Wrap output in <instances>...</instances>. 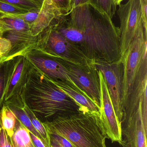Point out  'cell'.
<instances>
[{
	"instance_id": "cell-5",
	"label": "cell",
	"mask_w": 147,
	"mask_h": 147,
	"mask_svg": "<svg viewBox=\"0 0 147 147\" xmlns=\"http://www.w3.org/2000/svg\"><path fill=\"white\" fill-rule=\"evenodd\" d=\"M59 25L48 28L39 35L37 47L51 57L77 65L92 63L70 41L56 30Z\"/></svg>"
},
{
	"instance_id": "cell-2",
	"label": "cell",
	"mask_w": 147,
	"mask_h": 147,
	"mask_svg": "<svg viewBox=\"0 0 147 147\" xmlns=\"http://www.w3.org/2000/svg\"><path fill=\"white\" fill-rule=\"evenodd\" d=\"M23 99L25 105L42 123L60 116L86 111L31 63Z\"/></svg>"
},
{
	"instance_id": "cell-12",
	"label": "cell",
	"mask_w": 147,
	"mask_h": 147,
	"mask_svg": "<svg viewBox=\"0 0 147 147\" xmlns=\"http://www.w3.org/2000/svg\"><path fill=\"white\" fill-rule=\"evenodd\" d=\"M66 15L53 0H43L36 20L29 26L30 34L37 37L51 26L60 24Z\"/></svg>"
},
{
	"instance_id": "cell-33",
	"label": "cell",
	"mask_w": 147,
	"mask_h": 147,
	"mask_svg": "<svg viewBox=\"0 0 147 147\" xmlns=\"http://www.w3.org/2000/svg\"><path fill=\"white\" fill-rule=\"evenodd\" d=\"M15 146V147H23V146Z\"/></svg>"
},
{
	"instance_id": "cell-27",
	"label": "cell",
	"mask_w": 147,
	"mask_h": 147,
	"mask_svg": "<svg viewBox=\"0 0 147 147\" xmlns=\"http://www.w3.org/2000/svg\"><path fill=\"white\" fill-rule=\"evenodd\" d=\"M30 137L32 139V141L33 142L34 144L36 147H45L42 141L38 138L37 136H35L32 133L29 132Z\"/></svg>"
},
{
	"instance_id": "cell-24",
	"label": "cell",
	"mask_w": 147,
	"mask_h": 147,
	"mask_svg": "<svg viewBox=\"0 0 147 147\" xmlns=\"http://www.w3.org/2000/svg\"><path fill=\"white\" fill-rule=\"evenodd\" d=\"M11 44L6 38L0 35V56L4 57L10 51Z\"/></svg>"
},
{
	"instance_id": "cell-6",
	"label": "cell",
	"mask_w": 147,
	"mask_h": 147,
	"mask_svg": "<svg viewBox=\"0 0 147 147\" xmlns=\"http://www.w3.org/2000/svg\"><path fill=\"white\" fill-rule=\"evenodd\" d=\"M117 13L120 21L119 31L121 59L134 39L147 31V24L143 20L140 0H128L125 3H121Z\"/></svg>"
},
{
	"instance_id": "cell-32",
	"label": "cell",
	"mask_w": 147,
	"mask_h": 147,
	"mask_svg": "<svg viewBox=\"0 0 147 147\" xmlns=\"http://www.w3.org/2000/svg\"><path fill=\"white\" fill-rule=\"evenodd\" d=\"M0 34H1V20H0Z\"/></svg>"
},
{
	"instance_id": "cell-11",
	"label": "cell",
	"mask_w": 147,
	"mask_h": 147,
	"mask_svg": "<svg viewBox=\"0 0 147 147\" xmlns=\"http://www.w3.org/2000/svg\"><path fill=\"white\" fill-rule=\"evenodd\" d=\"M23 55L33 65L53 80L70 82L65 66L59 60L43 51L39 47L29 49Z\"/></svg>"
},
{
	"instance_id": "cell-20",
	"label": "cell",
	"mask_w": 147,
	"mask_h": 147,
	"mask_svg": "<svg viewBox=\"0 0 147 147\" xmlns=\"http://www.w3.org/2000/svg\"><path fill=\"white\" fill-rule=\"evenodd\" d=\"M6 2L29 8H40L42 3L39 0H2Z\"/></svg>"
},
{
	"instance_id": "cell-10",
	"label": "cell",
	"mask_w": 147,
	"mask_h": 147,
	"mask_svg": "<svg viewBox=\"0 0 147 147\" xmlns=\"http://www.w3.org/2000/svg\"><path fill=\"white\" fill-rule=\"evenodd\" d=\"M98 71L102 101L100 116L102 129L106 138L109 139L112 143L117 142L121 145L122 142L121 123L118 121L115 113L103 75L100 71Z\"/></svg>"
},
{
	"instance_id": "cell-29",
	"label": "cell",
	"mask_w": 147,
	"mask_h": 147,
	"mask_svg": "<svg viewBox=\"0 0 147 147\" xmlns=\"http://www.w3.org/2000/svg\"><path fill=\"white\" fill-rule=\"evenodd\" d=\"M51 140V146L54 147H63L62 146H60L59 143L53 140Z\"/></svg>"
},
{
	"instance_id": "cell-8",
	"label": "cell",
	"mask_w": 147,
	"mask_h": 147,
	"mask_svg": "<svg viewBox=\"0 0 147 147\" xmlns=\"http://www.w3.org/2000/svg\"><path fill=\"white\" fill-rule=\"evenodd\" d=\"M59 61L66 68L71 83L102 109V101L100 79L98 71L93 63L77 65Z\"/></svg>"
},
{
	"instance_id": "cell-15",
	"label": "cell",
	"mask_w": 147,
	"mask_h": 147,
	"mask_svg": "<svg viewBox=\"0 0 147 147\" xmlns=\"http://www.w3.org/2000/svg\"><path fill=\"white\" fill-rule=\"evenodd\" d=\"M17 118L7 105H3L0 111V121L8 135L12 137L14 132Z\"/></svg>"
},
{
	"instance_id": "cell-18",
	"label": "cell",
	"mask_w": 147,
	"mask_h": 147,
	"mask_svg": "<svg viewBox=\"0 0 147 147\" xmlns=\"http://www.w3.org/2000/svg\"><path fill=\"white\" fill-rule=\"evenodd\" d=\"M8 106L14 112L16 118L26 128L29 130V132L39 138L43 142V139L42 137L39 133L35 130V129L32 125L29 117L25 112L23 108H19V107H15V106Z\"/></svg>"
},
{
	"instance_id": "cell-7",
	"label": "cell",
	"mask_w": 147,
	"mask_h": 147,
	"mask_svg": "<svg viewBox=\"0 0 147 147\" xmlns=\"http://www.w3.org/2000/svg\"><path fill=\"white\" fill-rule=\"evenodd\" d=\"M147 31L132 41L121 60L123 62V106L142 67L147 63Z\"/></svg>"
},
{
	"instance_id": "cell-34",
	"label": "cell",
	"mask_w": 147,
	"mask_h": 147,
	"mask_svg": "<svg viewBox=\"0 0 147 147\" xmlns=\"http://www.w3.org/2000/svg\"><path fill=\"white\" fill-rule=\"evenodd\" d=\"M51 147H52V146H51Z\"/></svg>"
},
{
	"instance_id": "cell-4",
	"label": "cell",
	"mask_w": 147,
	"mask_h": 147,
	"mask_svg": "<svg viewBox=\"0 0 147 147\" xmlns=\"http://www.w3.org/2000/svg\"><path fill=\"white\" fill-rule=\"evenodd\" d=\"M5 87L3 105L23 108V93L30 67L29 61L20 55L4 61Z\"/></svg>"
},
{
	"instance_id": "cell-17",
	"label": "cell",
	"mask_w": 147,
	"mask_h": 147,
	"mask_svg": "<svg viewBox=\"0 0 147 147\" xmlns=\"http://www.w3.org/2000/svg\"><path fill=\"white\" fill-rule=\"evenodd\" d=\"M87 3L99 13L108 16L111 19L116 12L117 6L113 0H88Z\"/></svg>"
},
{
	"instance_id": "cell-23",
	"label": "cell",
	"mask_w": 147,
	"mask_h": 147,
	"mask_svg": "<svg viewBox=\"0 0 147 147\" xmlns=\"http://www.w3.org/2000/svg\"><path fill=\"white\" fill-rule=\"evenodd\" d=\"M56 6L68 15L71 10L72 0H53Z\"/></svg>"
},
{
	"instance_id": "cell-22",
	"label": "cell",
	"mask_w": 147,
	"mask_h": 147,
	"mask_svg": "<svg viewBox=\"0 0 147 147\" xmlns=\"http://www.w3.org/2000/svg\"><path fill=\"white\" fill-rule=\"evenodd\" d=\"M0 147H15L11 137L3 128L0 121Z\"/></svg>"
},
{
	"instance_id": "cell-1",
	"label": "cell",
	"mask_w": 147,
	"mask_h": 147,
	"mask_svg": "<svg viewBox=\"0 0 147 147\" xmlns=\"http://www.w3.org/2000/svg\"><path fill=\"white\" fill-rule=\"evenodd\" d=\"M56 30L92 62L121 59L119 28L88 3L72 9Z\"/></svg>"
},
{
	"instance_id": "cell-31",
	"label": "cell",
	"mask_w": 147,
	"mask_h": 147,
	"mask_svg": "<svg viewBox=\"0 0 147 147\" xmlns=\"http://www.w3.org/2000/svg\"><path fill=\"white\" fill-rule=\"evenodd\" d=\"M2 62H3V57L0 56V65Z\"/></svg>"
},
{
	"instance_id": "cell-21",
	"label": "cell",
	"mask_w": 147,
	"mask_h": 147,
	"mask_svg": "<svg viewBox=\"0 0 147 147\" xmlns=\"http://www.w3.org/2000/svg\"><path fill=\"white\" fill-rule=\"evenodd\" d=\"M5 63L0 65V111L3 105V95L5 87Z\"/></svg>"
},
{
	"instance_id": "cell-30",
	"label": "cell",
	"mask_w": 147,
	"mask_h": 147,
	"mask_svg": "<svg viewBox=\"0 0 147 147\" xmlns=\"http://www.w3.org/2000/svg\"><path fill=\"white\" fill-rule=\"evenodd\" d=\"M123 1V0H113L114 3L117 6H119L120 4H121Z\"/></svg>"
},
{
	"instance_id": "cell-19",
	"label": "cell",
	"mask_w": 147,
	"mask_h": 147,
	"mask_svg": "<svg viewBox=\"0 0 147 147\" xmlns=\"http://www.w3.org/2000/svg\"><path fill=\"white\" fill-rule=\"evenodd\" d=\"M33 8H34L22 7L0 0V17L9 14L24 13L30 11Z\"/></svg>"
},
{
	"instance_id": "cell-25",
	"label": "cell",
	"mask_w": 147,
	"mask_h": 147,
	"mask_svg": "<svg viewBox=\"0 0 147 147\" xmlns=\"http://www.w3.org/2000/svg\"><path fill=\"white\" fill-rule=\"evenodd\" d=\"M50 140L56 142L63 147H74L67 140L57 135L49 134Z\"/></svg>"
},
{
	"instance_id": "cell-26",
	"label": "cell",
	"mask_w": 147,
	"mask_h": 147,
	"mask_svg": "<svg viewBox=\"0 0 147 147\" xmlns=\"http://www.w3.org/2000/svg\"><path fill=\"white\" fill-rule=\"evenodd\" d=\"M141 7L143 20L145 23L147 24V0H140Z\"/></svg>"
},
{
	"instance_id": "cell-3",
	"label": "cell",
	"mask_w": 147,
	"mask_h": 147,
	"mask_svg": "<svg viewBox=\"0 0 147 147\" xmlns=\"http://www.w3.org/2000/svg\"><path fill=\"white\" fill-rule=\"evenodd\" d=\"M101 113L79 111L43 123L49 134L65 138L74 147H107V138L101 126Z\"/></svg>"
},
{
	"instance_id": "cell-14",
	"label": "cell",
	"mask_w": 147,
	"mask_h": 147,
	"mask_svg": "<svg viewBox=\"0 0 147 147\" xmlns=\"http://www.w3.org/2000/svg\"><path fill=\"white\" fill-rule=\"evenodd\" d=\"M12 138L14 145L17 146L36 147L32 141L29 131L17 118Z\"/></svg>"
},
{
	"instance_id": "cell-28",
	"label": "cell",
	"mask_w": 147,
	"mask_h": 147,
	"mask_svg": "<svg viewBox=\"0 0 147 147\" xmlns=\"http://www.w3.org/2000/svg\"><path fill=\"white\" fill-rule=\"evenodd\" d=\"M87 2L88 0H72L71 10L78 6L87 3Z\"/></svg>"
},
{
	"instance_id": "cell-16",
	"label": "cell",
	"mask_w": 147,
	"mask_h": 147,
	"mask_svg": "<svg viewBox=\"0 0 147 147\" xmlns=\"http://www.w3.org/2000/svg\"><path fill=\"white\" fill-rule=\"evenodd\" d=\"M1 20V34L9 31H18L30 34L29 25L22 20L18 19L4 18Z\"/></svg>"
},
{
	"instance_id": "cell-13",
	"label": "cell",
	"mask_w": 147,
	"mask_h": 147,
	"mask_svg": "<svg viewBox=\"0 0 147 147\" xmlns=\"http://www.w3.org/2000/svg\"><path fill=\"white\" fill-rule=\"evenodd\" d=\"M51 79L56 85L72 98L85 111L92 113H101V109L72 83L65 80Z\"/></svg>"
},
{
	"instance_id": "cell-9",
	"label": "cell",
	"mask_w": 147,
	"mask_h": 147,
	"mask_svg": "<svg viewBox=\"0 0 147 147\" xmlns=\"http://www.w3.org/2000/svg\"><path fill=\"white\" fill-rule=\"evenodd\" d=\"M92 63L103 75L115 113L121 123L123 114V62L121 60L114 63L94 61Z\"/></svg>"
}]
</instances>
